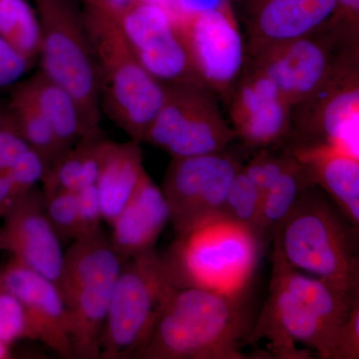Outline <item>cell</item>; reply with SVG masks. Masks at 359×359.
<instances>
[{
  "instance_id": "obj_1",
  "label": "cell",
  "mask_w": 359,
  "mask_h": 359,
  "mask_svg": "<svg viewBox=\"0 0 359 359\" xmlns=\"http://www.w3.org/2000/svg\"><path fill=\"white\" fill-rule=\"evenodd\" d=\"M273 245L269 297L250 339L266 340L276 358H334L351 292L294 269Z\"/></svg>"
},
{
  "instance_id": "obj_2",
  "label": "cell",
  "mask_w": 359,
  "mask_h": 359,
  "mask_svg": "<svg viewBox=\"0 0 359 359\" xmlns=\"http://www.w3.org/2000/svg\"><path fill=\"white\" fill-rule=\"evenodd\" d=\"M252 327L243 297L175 287L136 359H247Z\"/></svg>"
},
{
  "instance_id": "obj_3",
  "label": "cell",
  "mask_w": 359,
  "mask_h": 359,
  "mask_svg": "<svg viewBox=\"0 0 359 359\" xmlns=\"http://www.w3.org/2000/svg\"><path fill=\"white\" fill-rule=\"evenodd\" d=\"M83 16L95 57L102 114L130 139L143 143L164 102L166 85L141 65L119 20L87 9Z\"/></svg>"
},
{
  "instance_id": "obj_4",
  "label": "cell",
  "mask_w": 359,
  "mask_h": 359,
  "mask_svg": "<svg viewBox=\"0 0 359 359\" xmlns=\"http://www.w3.org/2000/svg\"><path fill=\"white\" fill-rule=\"evenodd\" d=\"M359 233L320 187H311L271 242L302 273L353 292L359 271Z\"/></svg>"
},
{
  "instance_id": "obj_5",
  "label": "cell",
  "mask_w": 359,
  "mask_h": 359,
  "mask_svg": "<svg viewBox=\"0 0 359 359\" xmlns=\"http://www.w3.org/2000/svg\"><path fill=\"white\" fill-rule=\"evenodd\" d=\"M263 243L254 231L223 216L177 236L163 257L175 285L244 297Z\"/></svg>"
},
{
  "instance_id": "obj_6",
  "label": "cell",
  "mask_w": 359,
  "mask_h": 359,
  "mask_svg": "<svg viewBox=\"0 0 359 359\" xmlns=\"http://www.w3.org/2000/svg\"><path fill=\"white\" fill-rule=\"evenodd\" d=\"M124 257L103 233L65 250L59 290L71 325L73 358H100L101 337Z\"/></svg>"
},
{
  "instance_id": "obj_7",
  "label": "cell",
  "mask_w": 359,
  "mask_h": 359,
  "mask_svg": "<svg viewBox=\"0 0 359 359\" xmlns=\"http://www.w3.org/2000/svg\"><path fill=\"white\" fill-rule=\"evenodd\" d=\"M41 28L40 70L72 94L89 135L103 133L98 73L79 0H32Z\"/></svg>"
},
{
  "instance_id": "obj_8",
  "label": "cell",
  "mask_w": 359,
  "mask_h": 359,
  "mask_svg": "<svg viewBox=\"0 0 359 359\" xmlns=\"http://www.w3.org/2000/svg\"><path fill=\"white\" fill-rule=\"evenodd\" d=\"M175 287L156 249L125 259L101 337L100 358L136 359Z\"/></svg>"
},
{
  "instance_id": "obj_9",
  "label": "cell",
  "mask_w": 359,
  "mask_h": 359,
  "mask_svg": "<svg viewBox=\"0 0 359 359\" xmlns=\"http://www.w3.org/2000/svg\"><path fill=\"white\" fill-rule=\"evenodd\" d=\"M290 139L359 159V47L337 51L320 87L294 107Z\"/></svg>"
},
{
  "instance_id": "obj_10",
  "label": "cell",
  "mask_w": 359,
  "mask_h": 359,
  "mask_svg": "<svg viewBox=\"0 0 359 359\" xmlns=\"http://www.w3.org/2000/svg\"><path fill=\"white\" fill-rule=\"evenodd\" d=\"M236 140L217 96L202 85L181 83L166 85L164 102L143 143L172 158H186L223 152Z\"/></svg>"
},
{
  "instance_id": "obj_11",
  "label": "cell",
  "mask_w": 359,
  "mask_h": 359,
  "mask_svg": "<svg viewBox=\"0 0 359 359\" xmlns=\"http://www.w3.org/2000/svg\"><path fill=\"white\" fill-rule=\"evenodd\" d=\"M243 167L228 150L212 154L172 158L162 188L177 236L222 216L224 201Z\"/></svg>"
},
{
  "instance_id": "obj_12",
  "label": "cell",
  "mask_w": 359,
  "mask_h": 359,
  "mask_svg": "<svg viewBox=\"0 0 359 359\" xmlns=\"http://www.w3.org/2000/svg\"><path fill=\"white\" fill-rule=\"evenodd\" d=\"M177 20L201 83L228 104L248 62L244 32L231 4Z\"/></svg>"
},
{
  "instance_id": "obj_13",
  "label": "cell",
  "mask_w": 359,
  "mask_h": 359,
  "mask_svg": "<svg viewBox=\"0 0 359 359\" xmlns=\"http://www.w3.org/2000/svg\"><path fill=\"white\" fill-rule=\"evenodd\" d=\"M119 22L137 58L158 81L204 86L194 68L183 30L167 8L150 0H137Z\"/></svg>"
},
{
  "instance_id": "obj_14",
  "label": "cell",
  "mask_w": 359,
  "mask_h": 359,
  "mask_svg": "<svg viewBox=\"0 0 359 359\" xmlns=\"http://www.w3.org/2000/svg\"><path fill=\"white\" fill-rule=\"evenodd\" d=\"M226 105L231 127L245 147L273 148L290 138L292 104L268 76L248 62Z\"/></svg>"
},
{
  "instance_id": "obj_15",
  "label": "cell",
  "mask_w": 359,
  "mask_h": 359,
  "mask_svg": "<svg viewBox=\"0 0 359 359\" xmlns=\"http://www.w3.org/2000/svg\"><path fill=\"white\" fill-rule=\"evenodd\" d=\"M335 53L332 40L320 28L248 57V65L268 76L294 108L320 87Z\"/></svg>"
},
{
  "instance_id": "obj_16",
  "label": "cell",
  "mask_w": 359,
  "mask_h": 359,
  "mask_svg": "<svg viewBox=\"0 0 359 359\" xmlns=\"http://www.w3.org/2000/svg\"><path fill=\"white\" fill-rule=\"evenodd\" d=\"M0 228V250L14 261L60 285L65 252L61 238L45 210L43 192L36 187L21 196Z\"/></svg>"
},
{
  "instance_id": "obj_17",
  "label": "cell",
  "mask_w": 359,
  "mask_h": 359,
  "mask_svg": "<svg viewBox=\"0 0 359 359\" xmlns=\"http://www.w3.org/2000/svg\"><path fill=\"white\" fill-rule=\"evenodd\" d=\"M0 285L22 304L32 339L61 358H73L69 314L57 285L13 259L0 269Z\"/></svg>"
},
{
  "instance_id": "obj_18",
  "label": "cell",
  "mask_w": 359,
  "mask_h": 359,
  "mask_svg": "<svg viewBox=\"0 0 359 359\" xmlns=\"http://www.w3.org/2000/svg\"><path fill=\"white\" fill-rule=\"evenodd\" d=\"M248 57L311 34L334 14L337 0H240Z\"/></svg>"
},
{
  "instance_id": "obj_19",
  "label": "cell",
  "mask_w": 359,
  "mask_h": 359,
  "mask_svg": "<svg viewBox=\"0 0 359 359\" xmlns=\"http://www.w3.org/2000/svg\"><path fill=\"white\" fill-rule=\"evenodd\" d=\"M171 214L162 188L147 172L111 228L110 241L124 259L155 249Z\"/></svg>"
},
{
  "instance_id": "obj_20",
  "label": "cell",
  "mask_w": 359,
  "mask_h": 359,
  "mask_svg": "<svg viewBox=\"0 0 359 359\" xmlns=\"http://www.w3.org/2000/svg\"><path fill=\"white\" fill-rule=\"evenodd\" d=\"M289 147L308 168L314 184L359 233V159L316 146L290 144Z\"/></svg>"
},
{
  "instance_id": "obj_21",
  "label": "cell",
  "mask_w": 359,
  "mask_h": 359,
  "mask_svg": "<svg viewBox=\"0 0 359 359\" xmlns=\"http://www.w3.org/2000/svg\"><path fill=\"white\" fill-rule=\"evenodd\" d=\"M142 143L108 140L104 151L96 188L102 205L103 219L112 224L132 197L146 173Z\"/></svg>"
},
{
  "instance_id": "obj_22",
  "label": "cell",
  "mask_w": 359,
  "mask_h": 359,
  "mask_svg": "<svg viewBox=\"0 0 359 359\" xmlns=\"http://www.w3.org/2000/svg\"><path fill=\"white\" fill-rule=\"evenodd\" d=\"M16 85L37 106L66 148L90 136L74 97L41 70Z\"/></svg>"
},
{
  "instance_id": "obj_23",
  "label": "cell",
  "mask_w": 359,
  "mask_h": 359,
  "mask_svg": "<svg viewBox=\"0 0 359 359\" xmlns=\"http://www.w3.org/2000/svg\"><path fill=\"white\" fill-rule=\"evenodd\" d=\"M107 141L103 133L90 135L68 149L45 175L43 191L61 189L76 192L95 185Z\"/></svg>"
},
{
  "instance_id": "obj_24",
  "label": "cell",
  "mask_w": 359,
  "mask_h": 359,
  "mask_svg": "<svg viewBox=\"0 0 359 359\" xmlns=\"http://www.w3.org/2000/svg\"><path fill=\"white\" fill-rule=\"evenodd\" d=\"M295 156V155H294ZM316 185L311 172L295 156L294 163L263 194L259 235L262 243L273 241L276 231L289 217L304 194Z\"/></svg>"
},
{
  "instance_id": "obj_25",
  "label": "cell",
  "mask_w": 359,
  "mask_h": 359,
  "mask_svg": "<svg viewBox=\"0 0 359 359\" xmlns=\"http://www.w3.org/2000/svg\"><path fill=\"white\" fill-rule=\"evenodd\" d=\"M6 110L30 147L43 157L48 169L68 150L37 106L16 84L11 87Z\"/></svg>"
},
{
  "instance_id": "obj_26",
  "label": "cell",
  "mask_w": 359,
  "mask_h": 359,
  "mask_svg": "<svg viewBox=\"0 0 359 359\" xmlns=\"http://www.w3.org/2000/svg\"><path fill=\"white\" fill-rule=\"evenodd\" d=\"M0 35L33 65L41 50V28L33 4L28 0H0Z\"/></svg>"
},
{
  "instance_id": "obj_27",
  "label": "cell",
  "mask_w": 359,
  "mask_h": 359,
  "mask_svg": "<svg viewBox=\"0 0 359 359\" xmlns=\"http://www.w3.org/2000/svg\"><path fill=\"white\" fill-rule=\"evenodd\" d=\"M262 201L263 193L245 173L242 167L231 183L224 201L222 216L249 229L259 237L257 231L261 218Z\"/></svg>"
},
{
  "instance_id": "obj_28",
  "label": "cell",
  "mask_w": 359,
  "mask_h": 359,
  "mask_svg": "<svg viewBox=\"0 0 359 359\" xmlns=\"http://www.w3.org/2000/svg\"><path fill=\"white\" fill-rule=\"evenodd\" d=\"M47 217L61 241H72L78 237V199L75 191H42Z\"/></svg>"
},
{
  "instance_id": "obj_29",
  "label": "cell",
  "mask_w": 359,
  "mask_h": 359,
  "mask_svg": "<svg viewBox=\"0 0 359 359\" xmlns=\"http://www.w3.org/2000/svg\"><path fill=\"white\" fill-rule=\"evenodd\" d=\"M294 159L290 147L280 153L273 152L271 148L259 149L248 164L243 165V170L264 194L287 171Z\"/></svg>"
},
{
  "instance_id": "obj_30",
  "label": "cell",
  "mask_w": 359,
  "mask_h": 359,
  "mask_svg": "<svg viewBox=\"0 0 359 359\" xmlns=\"http://www.w3.org/2000/svg\"><path fill=\"white\" fill-rule=\"evenodd\" d=\"M23 337L32 339L25 308L18 297L0 285V341L11 346Z\"/></svg>"
},
{
  "instance_id": "obj_31",
  "label": "cell",
  "mask_w": 359,
  "mask_h": 359,
  "mask_svg": "<svg viewBox=\"0 0 359 359\" xmlns=\"http://www.w3.org/2000/svg\"><path fill=\"white\" fill-rule=\"evenodd\" d=\"M76 193L79 219L76 240H85L100 235L103 233L101 223L104 219L102 205L96 185L84 187L76 191Z\"/></svg>"
},
{
  "instance_id": "obj_32",
  "label": "cell",
  "mask_w": 359,
  "mask_h": 359,
  "mask_svg": "<svg viewBox=\"0 0 359 359\" xmlns=\"http://www.w3.org/2000/svg\"><path fill=\"white\" fill-rule=\"evenodd\" d=\"M30 148L13 116L6 109L2 111L0 124V174L7 173Z\"/></svg>"
},
{
  "instance_id": "obj_33",
  "label": "cell",
  "mask_w": 359,
  "mask_h": 359,
  "mask_svg": "<svg viewBox=\"0 0 359 359\" xmlns=\"http://www.w3.org/2000/svg\"><path fill=\"white\" fill-rule=\"evenodd\" d=\"M48 171V165L34 149L30 148L7 174L13 179L18 197L29 192L42 182Z\"/></svg>"
},
{
  "instance_id": "obj_34",
  "label": "cell",
  "mask_w": 359,
  "mask_h": 359,
  "mask_svg": "<svg viewBox=\"0 0 359 359\" xmlns=\"http://www.w3.org/2000/svg\"><path fill=\"white\" fill-rule=\"evenodd\" d=\"M332 359H359V271L351 294L348 316L340 332Z\"/></svg>"
},
{
  "instance_id": "obj_35",
  "label": "cell",
  "mask_w": 359,
  "mask_h": 359,
  "mask_svg": "<svg viewBox=\"0 0 359 359\" xmlns=\"http://www.w3.org/2000/svg\"><path fill=\"white\" fill-rule=\"evenodd\" d=\"M32 66L0 35V89L18 83Z\"/></svg>"
},
{
  "instance_id": "obj_36",
  "label": "cell",
  "mask_w": 359,
  "mask_h": 359,
  "mask_svg": "<svg viewBox=\"0 0 359 359\" xmlns=\"http://www.w3.org/2000/svg\"><path fill=\"white\" fill-rule=\"evenodd\" d=\"M167 8L176 20L212 9L221 8L231 0H150Z\"/></svg>"
},
{
  "instance_id": "obj_37",
  "label": "cell",
  "mask_w": 359,
  "mask_h": 359,
  "mask_svg": "<svg viewBox=\"0 0 359 359\" xmlns=\"http://www.w3.org/2000/svg\"><path fill=\"white\" fill-rule=\"evenodd\" d=\"M137 0H79L82 8L119 20Z\"/></svg>"
},
{
  "instance_id": "obj_38",
  "label": "cell",
  "mask_w": 359,
  "mask_h": 359,
  "mask_svg": "<svg viewBox=\"0 0 359 359\" xmlns=\"http://www.w3.org/2000/svg\"><path fill=\"white\" fill-rule=\"evenodd\" d=\"M334 46L337 52L359 47V8L344 29L334 37Z\"/></svg>"
},
{
  "instance_id": "obj_39",
  "label": "cell",
  "mask_w": 359,
  "mask_h": 359,
  "mask_svg": "<svg viewBox=\"0 0 359 359\" xmlns=\"http://www.w3.org/2000/svg\"><path fill=\"white\" fill-rule=\"evenodd\" d=\"M15 185L8 174H0V217H6L18 199Z\"/></svg>"
},
{
  "instance_id": "obj_40",
  "label": "cell",
  "mask_w": 359,
  "mask_h": 359,
  "mask_svg": "<svg viewBox=\"0 0 359 359\" xmlns=\"http://www.w3.org/2000/svg\"><path fill=\"white\" fill-rule=\"evenodd\" d=\"M9 355H11L9 344L4 341H0V359L8 358Z\"/></svg>"
},
{
  "instance_id": "obj_41",
  "label": "cell",
  "mask_w": 359,
  "mask_h": 359,
  "mask_svg": "<svg viewBox=\"0 0 359 359\" xmlns=\"http://www.w3.org/2000/svg\"><path fill=\"white\" fill-rule=\"evenodd\" d=\"M1 114H2V111H0V124H1Z\"/></svg>"
},
{
  "instance_id": "obj_42",
  "label": "cell",
  "mask_w": 359,
  "mask_h": 359,
  "mask_svg": "<svg viewBox=\"0 0 359 359\" xmlns=\"http://www.w3.org/2000/svg\"><path fill=\"white\" fill-rule=\"evenodd\" d=\"M231 2H240V0H231Z\"/></svg>"
}]
</instances>
